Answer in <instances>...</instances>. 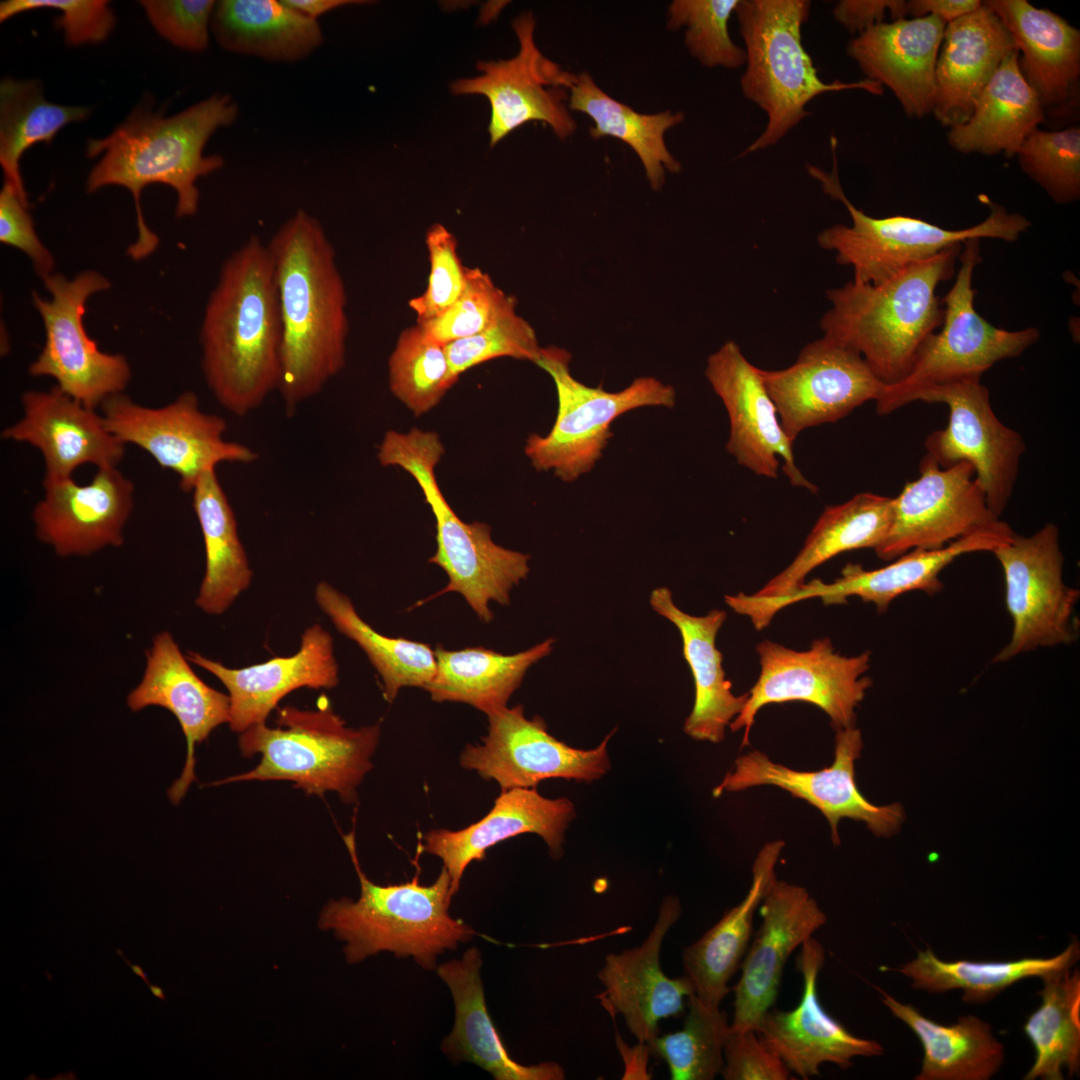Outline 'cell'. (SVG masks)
I'll list each match as a JSON object with an SVG mask.
<instances>
[{"label":"cell","mask_w":1080,"mask_h":1080,"mask_svg":"<svg viewBox=\"0 0 1080 1080\" xmlns=\"http://www.w3.org/2000/svg\"><path fill=\"white\" fill-rule=\"evenodd\" d=\"M445 348L452 375L457 380L467 370L496 358L535 363L541 349L533 327L516 312L474 336L446 344Z\"/></svg>","instance_id":"obj_54"},{"label":"cell","mask_w":1080,"mask_h":1080,"mask_svg":"<svg viewBox=\"0 0 1080 1080\" xmlns=\"http://www.w3.org/2000/svg\"><path fill=\"white\" fill-rule=\"evenodd\" d=\"M116 952H117V953L119 954V956H121V957L123 958V960L125 961V963H126V964H127V965H128L129 967H130V969L132 970V972H133V973H134L135 975H137L138 977H140V978H141V979H142V980L144 981V983H145V984H146L147 986H149V985H150V982H149V980H148V976H147V973H146V972H144V970L142 969V967H141L140 965H137V964H132V963H131V962H130V961H129V960H128V959L126 958V957H125V955H124V954L122 953V951H121V950H119V949H116Z\"/></svg>","instance_id":"obj_63"},{"label":"cell","mask_w":1080,"mask_h":1080,"mask_svg":"<svg viewBox=\"0 0 1080 1080\" xmlns=\"http://www.w3.org/2000/svg\"><path fill=\"white\" fill-rule=\"evenodd\" d=\"M570 353L549 346L540 349L535 364L553 379L558 408L548 434H531L525 454L537 471H553L565 482L577 480L593 469L613 436L611 424L624 413L647 406L672 408V386L645 376L618 392L590 387L570 372Z\"/></svg>","instance_id":"obj_11"},{"label":"cell","mask_w":1080,"mask_h":1080,"mask_svg":"<svg viewBox=\"0 0 1080 1080\" xmlns=\"http://www.w3.org/2000/svg\"><path fill=\"white\" fill-rule=\"evenodd\" d=\"M1080 956V946L1073 940L1058 955L1013 961H944L928 948L918 950L916 958L899 968H891L911 979V987L929 993L960 989L968 1004L985 1003L1014 983L1028 977H1047L1070 969Z\"/></svg>","instance_id":"obj_45"},{"label":"cell","mask_w":1080,"mask_h":1080,"mask_svg":"<svg viewBox=\"0 0 1080 1080\" xmlns=\"http://www.w3.org/2000/svg\"><path fill=\"white\" fill-rule=\"evenodd\" d=\"M145 658L142 679L128 694L127 705L133 712L159 706L177 719L187 744L182 773L168 789L169 800L177 805L196 780L195 746L229 723L230 699L197 676L169 631L154 635Z\"/></svg>","instance_id":"obj_29"},{"label":"cell","mask_w":1080,"mask_h":1080,"mask_svg":"<svg viewBox=\"0 0 1080 1080\" xmlns=\"http://www.w3.org/2000/svg\"><path fill=\"white\" fill-rule=\"evenodd\" d=\"M90 111L49 102L37 80L4 78L0 83V165L5 182L27 200L20 173L23 153L36 143H50L64 126L83 121Z\"/></svg>","instance_id":"obj_48"},{"label":"cell","mask_w":1080,"mask_h":1080,"mask_svg":"<svg viewBox=\"0 0 1080 1080\" xmlns=\"http://www.w3.org/2000/svg\"><path fill=\"white\" fill-rule=\"evenodd\" d=\"M1012 35L1018 65L1044 110L1076 105L1080 78V30L1066 19L1027 0H986Z\"/></svg>","instance_id":"obj_34"},{"label":"cell","mask_w":1080,"mask_h":1080,"mask_svg":"<svg viewBox=\"0 0 1080 1080\" xmlns=\"http://www.w3.org/2000/svg\"><path fill=\"white\" fill-rule=\"evenodd\" d=\"M360 882L356 901H330L319 924L346 943L349 963H357L381 951L397 957H413L427 970L436 966L444 950H454L476 935L469 925L454 919L448 910L453 895L451 877L443 867L434 883L423 886L418 877L395 885H378L362 871L354 832L343 836Z\"/></svg>","instance_id":"obj_6"},{"label":"cell","mask_w":1080,"mask_h":1080,"mask_svg":"<svg viewBox=\"0 0 1080 1080\" xmlns=\"http://www.w3.org/2000/svg\"><path fill=\"white\" fill-rule=\"evenodd\" d=\"M574 817L575 807L567 798L549 799L536 788H513L502 791L479 821L457 831L437 829L425 834L424 850L442 860L454 896L467 866L483 860L487 849L508 838L537 834L551 855L559 858L564 832Z\"/></svg>","instance_id":"obj_32"},{"label":"cell","mask_w":1080,"mask_h":1080,"mask_svg":"<svg viewBox=\"0 0 1080 1080\" xmlns=\"http://www.w3.org/2000/svg\"><path fill=\"white\" fill-rule=\"evenodd\" d=\"M760 375L792 443L806 429L876 401L885 386L861 355L824 336L805 345L792 365L760 368Z\"/></svg>","instance_id":"obj_21"},{"label":"cell","mask_w":1080,"mask_h":1080,"mask_svg":"<svg viewBox=\"0 0 1080 1080\" xmlns=\"http://www.w3.org/2000/svg\"><path fill=\"white\" fill-rule=\"evenodd\" d=\"M186 657L226 687L230 699L228 724L231 730L240 733L265 723L288 693L302 687L331 689L339 681L333 639L319 624L304 631L300 649L294 655L274 657L245 668H228L194 651Z\"/></svg>","instance_id":"obj_31"},{"label":"cell","mask_w":1080,"mask_h":1080,"mask_svg":"<svg viewBox=\"0 0 1080 1080\" xmlns=\"http://www.w3.org/2000/svg\"><path fill=\"white\" fill-rule=\"evenodd\" d=\"M963 244L914 263L879 284L852 280L827 291L823 336L858 353L885 385L901 381L941 327L938 285L952 277Z\"/></svg>","instance_id":"obj_4"},{"label":"cell","mask_w":1080,"mask_h":1080,"mask_svg":"<svg viewBox=\"0 0 1080 1080\" xmlns=\"http://www.w3.org/2000/svg\"><path fill=\"white\" fill-rule=\"evenodd\" d=\"M32 511L35 535L60 557L89 556L124 543L134 484L117 467L99 468L84 485L73 478L43 481Z\"/></svg>","instance_id":"obj_25"},{"label":"cell","mask_w":1080,"mask_h":1080,"mask_svg":"<svg viewBox=\"0 0 1080 1080\" xmlns=\"http://www.w3.org/2000/svg\"><path fill=\"white\" fill-rule=\"evenodd\" d=\"M271 256L282 325L278 391L288 414L345 366L349 322L343 277L320 221L297 210L273 234Z\"/></svg>","instance_id":"obj_1"},{"label":"cell","mask_w":1080,"mask_h":1080,"mask_svg":"<svg viewBox=\"0 0 1080 1080\" xmlns=\"http://www.w3.org/2000/svg\"><path fill=\"white\" fill-rule=\"evenodd\" d=\"M725 1080H788L790 1070L753 1029L732 1030L724 1043Z\"/></svg>","instance_id":"obj_58"},{"label":"cell","mask_w":1080,"mask_h":1080,"mask_svg":"<svg viewBox=\"0 0 1080 1080\" xmlns=\"http://www.w3.org/2000/svg\"><path fill=\"white\" fill-rule=\"evenodd\" d=\"M22 417L1 432L2 439L30 444L44 460L43 481L71 478L78 467H117L125 444L106 426L102 414L63 392L29 390L21 397Z\"/></svg>","instance_id":"obj_27"},{"label":"cell","mask_w":1080,"mask_h":1080,"mask_svg":"<svg viewBox=\"0 0 1080 1080\" xmlns=\"http://www.w3.org/2000/svg\"><path fill=\"white\" fill-rule=\"evenodd\" d=\"M808 0H739L734 14L745 45V70L740 79L745 99L767 116L765 128L740 157L781 141L811 112L817 96L843 90H863L880 96L884 88L863 78L853 82L823 81L802 42L809 19Z\"/></svg>","instance_id":"obj_5"},{"label":"cell","mask_w":1080,"mask_h":1080,"mask_svg":"<svg viewBox=\"0 0 1080 1080\" xmlns=\"http://www.w3.org/2000/svg\"><path fill=\"white\" fill-rule=\"evenodd\" d=\"M148 987L153 996L164 1001L166 1000V996L162 987L152 984H150Z\"/></svg>","instance_id":"obj_64"},{"label":"cell","mask_w":1080,"mask_h":1080,"mask_svg":"<svg viewBox=\"0 0 1080 1080\" xmlns=\"http://www.w3.org/2000/svg\"><path fill=\"white\" fill-rule=\"evenodd\" d=\"M915 401L948 407V423L927 436L926 452L943 468L969 463L989 509L1000 517L1012 497L1026 444L996 416L987 387L976 379L932 386L917 393Z\"/></svg>","instance_id":"obj_16"},{"label":"cell","mask_w":1080,"mask_h":1080,"mask_svg":"<svg viewBox=\"0 0 1080 1080\" xmlns=\"http://www.w3.org/2000/svg\"><path fill=\"white\" fill-rule=\"evenodd\" d=\"M883 1004L918 1037L923 1048L921 1071L916 1080H988L1003 1064V1045L989 1023L965 1015L943 1025L922 1015L881 989Z\"/></svg>","instance_id":"obj_41"},{"label":"cell","mask_w":1080,"mask_h":1080,"mask_svg":"<svg viewBox=\"0 0 1080 1080\" xmlns=\"http://www.w3.org/2000/svg\"><path fill=\"white\" fill-rule=\"evenodd\" d=\"M315 599L337 630L366 653L383 681V695L388 702L403 687L427 688L437 665L435 652L429 645L375 631L359 616L351 600L325 581L317 584Z\"/></svg>","instance_id":"obj_46"},{"label":"cell","mask_w":1080,"mask_h":1080,"mask_svg":"<svg viewBox=\"0 0 1080 1080\" xmlns=\"http://www.w3.org/2000/svg\"><path fill=\"white\" fill-rule=\"evenodd\" d=\"M443 454L436 432L413 428L407 433L388 431L377 458L381 465L400 467L414 478L435 517L437 550L429 562L440 566L449 581L431 598L460 593L478 617L489 622V602L509 603L511 589L528 576L530 556L496 544L487 524L466 523L457 516L435 476Z\"/></svg>","instance_id":"obj_7"},{"label":"cell","mask_w":1080,"mask_h":1080,"mask_svg":"<svg viewBox=\"0 0 1080 1080\" xmlns=\"http://www.w3.org/2000/svg\"><path fill=\"white\" fill-rule=\"evenodd\" d=\"M705 375L727 410L726 448L737 463L758 476L775 479L780 457L790 484L816 493L818 487L796 465L793 443L782 429L760 368L744 356L739 345L730 340L711 354Z\"/></svg>","instance_id":"obj_23"},{"label":"cell","mask_w":1080,"mask_h":1080,"mask_svg":"<svg viewBox=\"0 0 1080 1080\" xmlns=\"http://www.w3.org/2000/svg\"><path fill=\"white\" fill-rule=\"evenodd\" d=\"M0 241L24 252L41 278L52 274L54 259L36 234L28 201L8 182L0 192Z\"/></svg>","instance_id":"obj_59"},{"label":"cell","mask_w":1080,"mask_h":1080,"mask_svg":"<svg viewBox=\"0 0 1080 1080\" xmlns=\"http://www.w3.org/2000/svg\"><path fill=\"white\" fill-rule=\"evenodd\" d=\"M919 473L892 498L890 527L874 549L880 559L894 560L915 549H940L1002 521L989 509L969 463L943 468L926 453Z\"/></svg>","instance_id":"obj_19"},{"label":"cell","mask_w":1080,"mask_h":1080,"mask_svg":"<svg viewBox=\"0 0 1080 1080\" xmlns=\"http://www.w3.org/2000/svg\"><path fill=\"white\" fill-rule=\"evenodd\" d=\"M1014 534L1004 521L997 526L964 536L935 550H911L887 566L866 570L860 564L848 563L841 576L832 583L814 579L805 583L794 594L781 599H761L750 596L746 601V613L760 629L767 627L773 617L783 608L799 601L820 598L824 604H843L848 597L856 596L873 603L884 612L898 596L915 590L929 595L943 589L940 573L957 557L974 552H992L1009 542Z\"/></svg>","instance_id":"obj_22"},{"label":"cell","mask_w":1080,"mask_h":1080,"mask_svg":"<svg viewBox=\"0 0 1080 1080\" xmlns=\"http://www.w3.org/2000/svg\"><path fill=\"white\" fill-rule=\"evenodd\" d=\"M1021 170L1057 204L1080 198V128H1037L1016 153Z\"/></svg>","instance_id":"obj_52"},{"label":"cell","mask_w":1080,"mask_h":1080,"mask_svg":"<svg viewBox=\"0 0 1080 1080\" xmlns=\"http://www.w3.org/2000/svg\"><path fill=\"white\" fill-rule=\"evenodd\" d=\"M649 603L656 613L677 627L683 655L693 676L695 699L684 732L699 741H723L726 727L748 698V692L733 694L722 666V653L716 648V636L726 620V612L713 609L704 616L690 615L676 606L672 592L665 586L652 591Z\"/></svg>","instance_id":"obj_35"},{"label":"cell","mask_w":1080,"mask_h":1080,"mask_svg":"<svg viewBox=\"0 0 1080 1080\" xmlns=\"http://www.w3.org/2000/svg\"><path fill=\"white\" fill-rule=\"evenodd\" d=\"M238 112L233 98L220 93L169 117L136 108L110 135L87 142V157L102 154L88 176L87 191L118 185L128 189L134 198L138 238L128 248L131 258H145L158 246V237L142 214L143 189L153 183L166 184L177 194L176 216L196 214L197 180L224 164L222 156H206L204 148L219 128L235 122Z\"/></svg>","instance_id":"obj_3"},{"label":"cell","mask_w":1080,"mask_h":1080,"mask_svg":"<svg viewBox=\"0 0 1080 1080\" xmlns=\"http://www.w3.org/2000/svg\"><path fill=\"white\" fill-rule=\"evenodd\" d=\"M553 644L549 638L511 655L483 647L449 651L438 646L436 673L425 690L434 701L463 702L488 715L507 706L527 670L546 657Z\"/></svg>","instance_id":"obj_42"},{"label":"cell","mask_w":1080,"mask_h":1080,"mask_svg":"<svg viewBox=\"0 0 1080 1080\" xmlns=\"http://www.w3.org/2000/svg\"><path fill=\"white\" fill-rule=\"evenodd\" d=\"M738 2L675 0L668 7L667 28L685 27V46L703 66L740 68L745 65V50L733 42L728 28Z\"/></svg>","instance_id":"obj_51"},{"label":"cell","mask_w":1080,"mask_h":1080,"mask_svg":"<svg viewBox=\"0 0 1080 1080\" xmlns=\"http://www.w3.org/2000/svg\"><path fill=\"white\" fill-rule=\"evenodd\" d=\"M1015 51L1012 35L983 2L946 24L935 69L932 114L937 121L948 129L964 124L983 89Z\"/></svg>","instance_id":"obj_33"},{"label":"cell","mask_w":1080,"mask_h":1080,"mask_svg":"<svg viewBox=\"0 0 1080 1080\" xmlns=\"http://www.w3.org/2000/svg\"><path fill=\"white\" fill-rule=\"evenodd\" d=\"M391 393L415 416L434 408L457 382L445 345L419 325L404 329L388 360Z\"/></svg>","instance_id":"obj_50"},{"label":"cell","mask_w":1080,"mask_h":1080,"mask_svg":"<svg viewBox=\"0 0 1080 1080\" xmlns=\"http://www.w3.org/2000/svg\"><path fill=\"white\" fill-rule=\"evenodd\" d=\"M488 716V733L482 743L468 745L460 756L463 768L485 780H495L502 791L535 788L542 780L563 778L592 782L611 768L607 751L611 732L593 749H578L548 733L539 716L527 719L518 704Z\"/></svg>","instance_id":"obj_20"},{"label":"cell","mask_w":1080,"mask_h":1080,"mask_svg":"<svg viewBox=\"0 0 1080 1080\" xmlns=\"http://www.w3.org/2000/svg\"><path fill=\"white\" fill-rule=\"evenodd\" d=\"M945 27L934 15L883 22L854 36L846 52L866 79L891 90L906 116L923 118L934 108Z\"/></svg>","instance_id":"obj_30"},{"label":"cell","mask_w":1080,"mask_h":1080,"mask_svg":"<svg viewBox=\"0 0 1080 1080\" xmlns=\"http://www.w3.org/2000/svg\"><path fill=\"white\" fill-rule=\"evenodd\" d=\"M535 26L531 12L520 14L512 23L519 42L518 53L507 60L479 61L477 69L482 75L451 84L454 94H481L489 100L491 147L530 121L549 125L561 140L577 129L569 111L567 92L575 74L542 54L534 40Z\"/></svg>","instance_id":"obj_17"},{"label":"cell","mask_w":1080,"mask_h":1080,"mask_svg":"<svg viewBox=\"0 0 1080 1080\" xmlns=\"http://www.w3.org/2000/svg\"><path fill=\"white\" fill-rule=\"evenodd\" d=\"M756 652L759 677L743 709L729 724L733 732L744 729L742 747L749 744L758 711L773 703L804 701L826 713L835 730L854 726L855 709L872 685L871 678L864 676L870 668V651L844 656L824 637L813 640L804 651L765 639L757 644Z\"/></svg>","instance_id":"obj_14"},{"label":"cell","mask_w":1080,"mask_h":1080,"mask_svg":"<svg viewBox=\"0 0 1080 1080\" xmlns=\"http://www.w3.org/2000/svg\"><path fill=\"white\" fill-rule=\"evenodd\" d=\"M992 553L1004 573L1006 607L1012 620L1010 641L993 662L1073 642L1072 615L1080 593L1063 581L1058 527L1047 523L1028 537L1014 533Z\"/></svg>","instance_id":"obj_15"},{"label":"cell","mask_w":1080,"mask_h":1080,"mask_svg":"<svg viewBox=\"0 0 1080 1080\" xmlns=\"http://www.w3.org/2000/svg\"><path fill=\"white\" fill-rule=\"evenodd\" d=\"M50 8L61 12L55 19L69 45L101 42L116 22L109 3L103 0H5L0 3V22L31 10Z\"/></svg>","instance_id":"obj_56"},{"label":"cell","mask_w":1080,"mask_h":1080,"mask_svg":"<svg viewBox=\"0 0 1080 1080\" xmlns=\"http://www.w3.org/2000/svg\"><path fill=\"white\" fill-rule=\"evenodd\" d=\"M887 13H890L892 21L906 18L907 1L841 0L832 10L835 21L855 36L885 22Z\"/></svg>","instance_id":"obj_60"},{"label":"cell","mask_w":1080,"mask_h":1080,"mask_svg":"<svg viewBox=\"0 0 1080 1080\" xmlns=\"http://www.w3.org/2000/svg\"><path fill=\"white\" fill-rule=\"evenodd\" d=\"M201 365L218 403L235 416L279 389L282 325L267 244L251 236L223 263L205 308Z\"/></svg>","instance_id":"obj_2"},{"label":"cell","mask_w":1080,"mask_h":1080,"mask_svg":"<svg viewBox=\"0 0 1080 1080\" xmlns=\"http://www.w3.org/2000/svg\"><path fill=\"white\" fill-rule=\"evenodd\" d=\"M154 29L172 45L205 51L215 8L212 0H144L139 2Z\"/></svg>","instance_id":"obj_57"},{"label":"cell","mask_w":1080,"mask_h":1080,"mask_svg":"<svg viewBox=\"0 0 1080 1080\" xmlns=\"http://www.w3.org/2000/svg\"><path fill=\"white\" fill-rule=\"evenodd\" d=\"M1042 979L1041 1005L1023 1027L1035 1049L1024 1079L1062 1080L1063 1069L1079 1074L1080 974L1067 969Z\"/></svg>","instance_id":"obj_47"},{"label":"cell","mask_w":1080,"mask_h":1080,"mask_svg":"<svg viewBox=\"0 0 1080 1080\" xmlns=\"http://www.w3.org/2000/svg\"><path fill=\"white\" fill-rule=\"evenodd\" d=\"M568 107L592 119L594 126L589 128V134L593 139L610 136L630 146L641 160L653 190L662 187L666 171L681 170V163L668 150L664 137L668 129L683 122V112L638 113L604 92L587 72L575 74Z\"/></svg>","instance_id":"obj_44"},{"label":"cell","mask_w":1080,"mask_h":1080,"mask_svg":"<svg viewBox=\"0 0 1080 1080\" xmlns=\"http://www.w3.org/2000/svg\"><path fill=\"white\" fill-rule=\"evenodd\" d=\"M516 299L495 285L480 268H467L465 289L457 301L435 318L416 323L434 340L446 345L474 336L516 312Z\"/></svg>","instance_id":"obj_53"},{"label":"cell","mask_w":1080,"mask_h":1080,"mask_svg":"<svg viewBox=\"0 0 1080 1080\" xmlns=\"http://www.w3.org/2000/svg\"><path fill=\"white\" fill-rule=\"evenodd\" d=\"M980 239L966 241L959 255L956 280L941 299V330L921 347L910 372L899 382L885 385L876 402L879 415H888L913 402L920 391L963 380H981L997 362L1020 356L1040 338L1035 327L1009 331L996 327L975 308L973 272L981 262Z\"/></svg>","instance_id":"obj_10"},{"label":"cell","mask_w":1080,"mask_h":1080,"mask_svg":"<svg viewBox=\"0 0 1080 1080\" xmlns=\"http://www.w3.org/2000/svg\"><path fill=\"white\" fill-rule=\"evenodd\" d=\"M210 29L224 50L274 62L302 60L324 39L318 21L282 0L218 1Z\"/></svg>","instance_id":"obj_40"},{"label":"cell","mask_w":1080,"mask_h":1080,"mask_svg":"<svg viewBox=\"0 0 1080 1080\" xmlns=\"http://www.w3.org/2000/svg\"><path fill=\"white\" fill-rule=\"evenodd\" d=\"M1010 54L975 102L970 118L948 129L947 142L962 154L1016 156L1025 139L1044 121V108Z\"/></svg>","instance_id":"obj_38"},{"label":"cell","mask_w":1080,"mask_h":1080,"mask_svg":"<svg viewBox=\"0 0 1080 1080\" xmlns=\"http://www.w3.org/2000/svg\"><path fill=\"white\" fill-rule=\"evenodd\" d=\"M278 727H249L239 737L245 757L261 755L252 770L212 783L284 780L308 795L336 792L344 803L357 799V786L373 767L371 757L380 737L379 724L352 729L329 705L318 710L284 707Z\"/></svg>","instance_id":"obj_8"},{"label":"cell","mask_w":1080,"mask_h":1080,"mask_svg":"<svg viewBox=\"0 0 1080 1080\" xmlns=\"http://www.w3.org/2000/svg\"><path fill=\"white\" fill-rule=\"evenodd\" d=\"M825 963L822 944L813 937L801 945L797 966L803 978V993L796 1008L768 1010L759 1027L763 1043L802 1079L820 1075L823 1063L840 1069L853 1065V1058L884 1052L875 1040L860 1038L830 1016L818 995V976Z\"/></svg>","instance_id":"obj_26"},{"label":"cell","mask_w":1080,"mask_h":1080,"mask_svg":"<svg viewBox=\"0 0 1080 1080\" xmlns=\"http://www.w3.org/2000/svg\"><path fill=\"white\" fill-rule=\"evenodd\" d=\"M430 273L425 291L409 301L416 315V323H422L440 315L463 293L467 282V268L458 255L457 240L444 226L435 224L425 238Z\"/></svg>","instance_id":"obj_55"},{"label":"cell","mask_w":1080,"mask_h":1080,"mask_svg":"<svg viewBox=\"0 0 1080 1080\" xmlns=\"http://www.w3.org/2000/svg\"><path fill=\"white\" fill-rule=\"evenodd\" d=\"M892 518V497L871 492L830 505L820 515L793 561L760 590L761 599L786 598L798 591L815 568L838 554L875 549L885 538Z\"/></svg>","instance_id":"obj_39"},{"label":"cell","mask_w":1080,"mask_h":1080,"mask_svg":"<svg viewBox=\"0 0 1080 1080\" xmlns=\"http://www.w3.org/2000/svg\"><path fill=\"white\" fill-rule=\"evenodd\" d=\"M287 6L304 15L307 18L317 19L340 7L358 5L366 1L358 0H282Z\"/></svg>","instance_id":"obj_62"},{"label":"cell","mask_w":1080,"mask_h":1080,"mask_svg":"<svg viewBox=\"0 0 1080 1080\" xmlns=\"http://www.w3.org/2000/svg\"><path fill=\"white\" fill-rule=\"evenodd\" d=\"M100 409L111 433L176 473L180 488L186 492L193 490L202 474L221 463L250 464L259 457L249 446L227 440L226 420L204 412L192 391L160 407L138 404L121 393L108 398Z\"/></svg>","instance_id":"obj_12"},{"label":"cell","mask_w":1080,"mask_h":1080,"mask_svg":"<svg viewBox=\"0 0 1080 1080\" xmlns=\"http://www.w3.org/2000/svg\"><path fill=\"white\" fill-rule=\"evenodd\" d=\"M681 905L666 898L649 934L641 945L605 957L598 978L604 986V1004L620 1014L639 1043L658 1036L659 1022L684 1011V999L694 994L686 977L670 978L661 969L660 951L665 936L677 922Z\"/></svg>","instance_id":"obj_28"},{"label":"cell","mask_w":1080,"mask_h":1080,"mask_svg":"<svg viewBox=\"0 0 1080 1080\" xmlns=\"http://www.w3.org/2000/svg\"><path fill=\"white\" fill-rule=\"evenodd\" d=\"M982 5L979 0H909L907 13L912 18L934 15L946 24L974 12Z\"/></svg>","instance_id":"obj_61"},{"label":"cell","mask_w":1080,"mask_h":1080,"mask_svg":"<svg viewBox=\"0 0 1080 1080\" xmlns=\"http://www.w3.org/2000/svg\"><path fill=\"white\" fill-rule=\"evenodd\" d=\"M51 298L33 293V303L45 328L41 353L28 368L35 377L55 379L63 392L95 409L121 394L131 378L127 359L98 349L83 324L86 302L107 290L110 282L95 271H84L71 280L60 274L43 279Z\"/></svg>","instance_id":"obj_13"},{"label":"cell","mask_w":1080,"mask_h":1080,"mask_svg":"<svg viewBox=\"0 0 1080 1080\" xmlns=\"http://www.w3.org/2000/svg\"><path fill=\"white\" fill-rule=\"evenodd\" d=\"M761 925L741 962L732 1030L758 1032L774 1005L785 964L793 951L823 927L827 916L802 886L775 878L759 905Z\"/></svg>","instance_id":"obj_24"},{"label":"cell","mask_w":1080,"mask_h":1080,"mask_svg":"<svg viewBox=\"0 0 1080 1080\" xmlns=\"http://www.w3.org/2000/svg\"><path fill=\"white\" fill-rule=\"evenodd\" d=\"M862 747L859 729L851 726L836 730L834 760L829 767L817 771L791 769L753 750L735 760L733 770L725 775L713 795L774 786L817 808L829 822L835 845L840 844L838 823L845 818L865 823L876 836L888 837L899 831L905 813L899 803L874 805L859 791L855 762Z\"/></svg>","instance_id":"obj_18"},{"label":"cell","mask_w":1080,"mask_h":1080,"mask_svg":"<svg viewBox=\"0 0 1080 1080\" xmlns=\"http://www.w3.org/2000/svg\"><path fill=\"white\" fill-rule=\"evenodd\" d=\"M784 845L776 840L762 847L744 899L682 952L684 976L691 981L695 996L710 1009H718L730 991L728 982L746 953L755 911L776 878L775 866Z\"/></svg>","instance_id":"obj_37"},{"label":"cell","mask_w":1080,"mask_h":1080,"mask_svg":"<svg viewBox=\"0 0 1080 1080\" xmlns=\"http://www.w3.org/2000/svg\"><path fill=\"white\" fill-rule=\"evenodd\" d=\"M730 1031L727 1014L688 998L683 1027L657 1036L647 1047L665 1061L672 1080H713L724 1067V1043Z\"/></svg>","instance_id":"obj_49"},{"label":"cell","mask_w":1080,"mask_h":1080,"mask_svg":"<svg viewBox=\"0 0 1080 1080\" xmlns=\"http://www.w3.org/2000/svg\"><path fill=\"white\" fill-rule=\"evenodd\" d=\"M830 144L831 170L826 172L813 164H807L806 169L820 182L825 194L846 207L852 224L825 228L818 234L817 242L820 247L836 253L837 263L853 268L852 281L855 283H882L914 263L971 239L1013 242L1031 227L1025 216L1008 212L985 195H979V200L989 207V215L982 222L963 229H947L903 215L869 216L845 195L838 175L837 138L834 135Z\"/></svg>","instance_id":"obj_9"},{"label":"cell","mask_w":1080,"mask_h":1080,"mask_svg":"<svg viewBox=\"0 0 1080 1080\" xmlns=\"http://www.w3.org/2000/svg\"><path fill=\"white\" fill-rule=\"evenodd\" d=\"M191 493L205 548V572L195 604L207 614L220 615L249 587L253 572L215 469L202 474Z\"/></svg>","instance_id":"obj_43"},{"label":"cell","mask_w":1080,"mask_h":1080,"mask_svg":"<svg viewBox=\"0 0 1080 1080\" xmlns=\"http://www.w3.org/2000/svg\"><path fill=\"white\" fill-rule=\"evenodd\" d=\"M481 952L472 947L461 959L443 963L438 976L451 991L455 1021L443 1040L442 1050L456 1062L474 1063L496 1080H561L562 1067L555 1062L522 1065L505 1048L486 1006L480 968Z\"/></svg>","instance_id":"obj_36"}]
</instances>
